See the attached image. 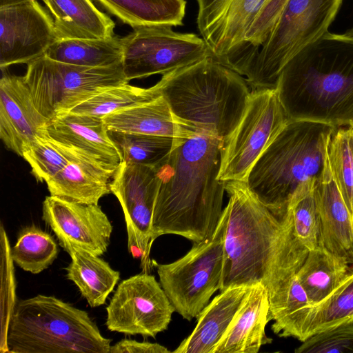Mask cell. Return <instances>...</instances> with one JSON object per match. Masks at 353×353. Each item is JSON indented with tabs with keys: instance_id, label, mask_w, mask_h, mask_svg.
<instances>
[{
	"instance_id": "4dcf8cb0",
	"label": "cell",
	"mask_w": 353,
	"mask_h": 353,
	"mask_svg": "<svg viewBox=\"0 0 353 353\" xmlns=\"http://www.w3.org/2000/svg\"><path fill=\"white\" fill-rule=\"evenodd\" d=\"M59 248L53 236L36 225L23 228L10 248L13 262L24 271L39 274L57 259Z\"/></svg>"
},
{
	"instance_id": "ffe728a7",
	"label": "cell",
	"mask_w": 353,
	"mask_h": 353,
	"mask_svg": "<svg viewBox=\"0 0 353 353\" xmlns=\"http://www.w3.org/2000/svg\"><path fill=\"white\" fill-rule=\"evenodd\" d=\"M251 288L233 286L220 292L199 314L192 332L172 352L214 353Z\"/></svg>"
},
{
	"instance_id": "2e32d148",
	"label": "cell",
	"mask_w": 353,
	"mask_h": 353,
	"mask_svg": "<svg viewBox=\"0 0 353 353\" xmlns=\"http://www.w3.org/2000/svg\"><path fill=\"white\" fill-rule=\"evenodd\" d=\"M0 138L5 147L23 156L48 120L37 110L23 76L1 68Z\"/></svg>"
},
{
	"instance_id": "3957f363",
	"label": "cell",
	"mask_w": 353,
	"mask_h": 353,
	"mask_svg": "<svg viewBox=\"0 0 353 353\" xmlns=\"http://www.w3.org/2000/svg\"><path fill=\"white\" fill-rule=\"evenodd\" d=\"M154 85L183 127L223 141L240 122L251 93L245 78L212 56L162 74Z\"/></svg>"
},
{
	"instance_id": "9c48e42d",
	"label": "cell",
	"mask_w": 353,
	"mask_h": 353,
	"mask_svg": "<svg viewBox=\"0 0 353 353\" xmlns=\"http://www.w3.org/2000/svg\"><path fill=\"white\" fill-rule=\"evenodd\" d=\"M290 121L276 88L252 90L240 122L223 143L218 179L246 182L253 166Z\"/></svg>"
},
{
	"instance_id": "d6a6232c",
	"label": "cell",
	"mask_w": 353,
	"mask_h": 353,
	"mask_svg": "<svg viewBox=\"0 0 353 353\" xmlns=\"http://www.w3.org/2000/svg\"><path fill=\"white\" fill-rule=\"evenodd\" d=\"M352 319L353 269L331 294L312 307L305 325V339Z\"/></svg>"
},
{
	"instance_id": "1f68e13d",
	"label": "cell",
	"mask_w": 353,
	"mask_h": 353,
	"mask_svg": "<svg viewBox=\"0 0 353 353\" xmlns=\"http://www.w3.org/2000/svg\"><path fill=\"white\" fill-rule=\"evenodd\" d=\"M161 94L155 85L141 88L123 83L102 90L74 108L69 113L103 118L149 101Z\"/></svg>"
},
{
	"instance_id": "d6986e66",
	"label": "cell",
	"mask_w": 353,
	"mask_h": 353,
	"mask_svg": "<svg viewBox=\"0 0 353 353\" xmlns=\"http://www.w3.org/2000/svg\"><path fill=\"white\" fill-rule=\"evenodd\" d=\"M45 128L55 140L85 152L113 170L122 161L103 118L68 113L48 121Z\"/></svg>"
},
{
	"instance_id": "6da1fadb",
	"label": "cell",
	"mask_w": 353,
	"mask_h": 353,
	"mask_svg": "<svg viewBox=\"0 0 353 353\" xmlns=\"http://www.w3.org/2000/svg\"><path fill=\"white\" fill-rule=\"evenodd\" d=\"M228 221L220 292L262 283L272 298L299 270L309 250L295 238L290 214L282 219L246 182L227 181Z\"/></svg>"
},
{
	"instance_id": "8992f818",
	"label": "cell",
	"mask_w": 353,
	"mask_h": 353,
	"mask_svg": "<svg viewBox=\"0 0 353 353\" xmlns=\"http://www.w3.org/2000/svg\"><path fill=\"white\" fill-rule=\"evenodd\" d=\"M343 1L288 0L276 26L245 70L252 90L276 88L288 62L328 31Z\"/></svg>"
},
{
	"instance_id": "4fadbf2b",
	"label": "cell",
	"mask_w": 353,
	"mask_h": 353,
	"mask_svg": "<svg viewBox=\"0 0 353 353\" xmlns=\"http://www.w3.org/2000/svg\"><path fill=\"white\" fill-rule=\"evenodd\" d=\"M196 24L212 57L236 72L247 46L245 34L265 0H196Z\"/></svg>"
},
{
	"instance_id": "d4e9b609",
	"label": "cell",
	"mask_w": 353,
	"mask_h": 353,
	"mask_svg": "<svg viewBox=\"0 0 353 353\" xmlns=\"http://www.w3.org/2000/svg\"><path fill=\"white\" fill-rule=\"evenodd\" d=\"M349 263L321 245L309 250L296 276L311 305L325 299L351 271Z\"/></svg>"
},
{
	"instance_id": "8d00e7d4",
	"label": "cell",
	"mask_w": 353,
	"mask_h": 353,
	"mask_svg": "<svg viewBox=\"0 0 353 353\" xmlns=\"http://www.w3.org/2000/svg\"><path fill=\"white\" fill-rule=\"evenodd\" d=\"M294 352L353 353V319L314 334Z\"/></svg>"
},
{
	"instance_id": "9a60e30c",
	"label": "cell",
	"mask_w": 353,
	"mask_h": 353,
	"mask_svg": "<svg viewBox=\"0 0 353 353\" xmlns=\"http://www.w3.org/2000/svg\"><path fill=\"white\" fill-rule=\"evenodd\" d=\"M42 219L57 238H64L97 256L106 252L110 243L112 226L99 205L50 195L43 202Z\"/></svg>"
},
{
	"instance_id": "60d3db41",
	"label": "cell",
	"mask_w": 353,
	"mask_h": 353,
	"mask_svg": "<svg viewBox=\"0 0 353 353\" xmlns=\"http://www.w3.org/2000/svg\"><path fill=\"white\" fill-rule=\"evenodd\" d=\"M352 130H353V123L352 124Z\"/></svg>"
},
{
	"instance_id": "cb8c5ba5",
	"label": "cell",
	"mask_w": 353,
	"mask_h": 353,
	"mask_svg": "<svg viewBox=\"0 0 353 353\" xmlns=\"http://www.w3.org/2000/svg\"><path fill=\"white\" fill-rule=\"evenodd\" d=\"M54 19L59 39H106L115 23L92 0H43Z\"/></svg>"
},
{
	"instance_id": "603a6c76",
	"label": "cell",
	"mask_w": 353,
	"mask_h": 353,
	"mask_svg": "<svg viewBox=\"0 0 353 353\" xmlns=\"http://www.w3.org/2000/svg\"><path fill=\"white\" fill-rule=\"evenodd\" d=\"M57 239L71 258V262L65 268L67 279L77 286L90 307L105 304L119 280V272L112 269L100 256L64 238Z\"/></svg>"
},
{
	"instance_id": "74e56055",
	"label": "cell",
	"mask_w": 353,
	"mask_h": 353,
	"mask_svg": "<svg viewBox=\"0 0 353 353\" xmlns=\"http://www.w3.org/2000/svg\"><path fill=\"white\" fill-rule=\"evenodd\" d=\"M165 347L148 341L123 339L110 346L109 353H168Z\"/></svg>"
},
{
	"instance_id": "484cf974",
	"label": "cell",
	"mask_w": 353,
	"mask_h": 353,
	"mask_svg": "<svg viewBox=\"0 0 353 353\" xmlns=\"http://www.w3.org/2000/svg\"><path fill=\"white\" fill-rule=\"evenodd\" d=\"M108 12L133 29L142 26H181L185 0H95Z\"/></svg>"
},
{
	"instance_id": "e0dca14e",
	"label": "cell",
	"mask_w": 353,
	"mask_h": 353,
	"mask_svg": "<svg viewBox=\"0 0 353 353\" xmlns=\"http://www.w3.org/2000/svg\"><path fill=\"white\" fill-rule=\"evenodd\" d=\"M327 146L314 188L321 227L319 245L353 264V219L334 180Z\"/></svg>"
},
{
	"instance_id": "4316f807",
	"label": "cell",
	"mask_w": 353,
	"mask_h": 353,
	"mask_svg": "<svg viewBox=\"0 0 353 353\" xmlns=\"http://www.w3.org/2000/svg\"><path fill=\"white\" fill-rule=\"evenodd\" d=\"M45 55L53 60L85 67H108L122 63L121 37L59 39Z\"/></svg>"
},
{
	"instance_id": "f35d334b",
	"label": "cell",
	"mask_w": 353,
	"mask_h": 353,
	"mask_svg": "<svg viewBox=\"0 0 353 353\" xmlns=\"http://www.w3.org/2000/svg\"><path fill=\"white\" fill-rule=\"evenodd\" d=\"M26 1L28 0H0V8L6 7L8 6L19 3Z\"/></svg>"
},
{
	"instance_id": "5bb4252c",
	"label": "cell",
	"mask_w": 353,
	"mask_h": 353,
	"mask_svg": "<svg viewBox=\"0 0 353 353\" xmlns=\"http://www.w3.org/2000/svg\"><path fill=\"white\" fill-rule=\"evenodd\" d=\"M57 39L53 18L37 0L0 8V68L28 64Z\"/></svg>"
},
{
	"instance_id": "ab89813d",
	"label": "cell",
	"mask_w": 353,
	"mask_h": 353,
	"mask_svg": "<svg viewBox=\"0 0 353 353\" xmlns=\"http://www.w3.org/2000/svg\"><path fill=\"white\" fill-rule=\"evenodd\" d=\"M344 34H345L347 36L353 37V26L349 30H347Z\"/></svg>"
},
{
	"instance_id": "5b68a950",
	"label": "cell",
	"mask_w": 353,
	"mask_h": 353,
	"mask_svg": "<svg viewBox=\"0 0 353 353\" xmlns=\"http://www.w3.org/2000/svg\"><path fill=\"white\" fill-rule=\"evenodd\" d=\"M111 341L86 311L43 294L17 302L6 336L12 353H109Z\"/></svg>"
},
{
	"instance_id": "e575fe53",
	"label": "cell",
	"mask_w": 353,
	"mask_h": 353,
	"mask_svg": "<svg viewBox=\"0 0 353 353\" xmlns=\"http://www.w3.org/2000/svg\"><path fill=\"white\" fill-rule=\"evenodd\" d=\"M332 172L353 219V130L352 125L335 128L327 146Z\"/></svg>"
},
{
	"instance_id": "30bf717a",
	"label": "cell",
	"mask_w": 353,
	"mask_h": 353,
	"mask_svg": "<svg viewBox=\"0 0 353 353\" xmlns=\"http://www.w3.org/2000/svg\"><path fill=\"white\" fill-rule=\"evenodd\" d=\"M121 39L122 65L128 81L164 74L212 56L202 37L176 32L170 26L136 28Z\"/></svg>"
},
{
	"instance_id": "8fae6325",
	"label": "cell",
	"mask_w": 353,
	"mask_h": 353,
	"mask_svg": "<svg viewBox=\"0 0 353 353\" xmlns=\"http://www.w3.org/2000/svg\"><path fill=\"white\" fill-rule=\"evenodd\" d=\"M106 312L110 331L155 338L175 310L154 276L143 272L119 284Z\"/></svg>"
},
{
	"instance_id": "7c38bea8",
	"label": "cell",
	"mask_w": 353,
	"mask_h": 353,
	"mask_svg": "<svg viewBox=\"0 0 353 353\" xmlns=\"http://www.w3.org/2000/svg\"><path fill=\"white\" fill-rule=\"evenodd\" d=\"M159 188L157 170L125 161L119 164L110 185L123 211L128 251L134 258L141 259L144 272L152 265V223Z\"/></svg>"
},
{
	"instance_id": "44dd1931",
	"label": "cell",
	"mask_w": 353,
	"mask_h": 353,
	"mask_svg": "<svg viewBox=\"0 0 353 353\" xmlns=\"http://www.w3.org/2000/svg\"><path fill=\"white\" fill-rule=\"evenodd\" d=\"M270 321L268 292L262 283L252 285L214 353H257L272 342L265 334Z\"/></svg>"
},
{
	"instance_id": "7402d4cb",
	"label": "cell",
	"mask_w": 353,
	"mask_h": 353,
	"mask_svg": "<svg viewBox=\"0 0 353 353\" xmlns=\"http://www.w3.org/2000/svg\"><path fill=\"white\" fill-rule=\"evenodd\" d=\"M109 132L143 134L188 139L198 137L183 127L162 94L103 117Z\"/></svg>"
},
{
	"instance_id": "836d02e7",
	"label": "cell",
	"mask_w": 353,
	"mask_h": 353,
	"mask_svg": "<svg viewBox=\"0 0 353 353\" xmlns=\"http://www.w3.org/2000/svg\"><path fill=\"white\" fill-rule=\"evenodd\" d=\"M45 127L39 131L22 157L30 165L36 180L46 183L66 165L73 148L53 139Z\"/></svg>"
},
{
	"instance_id": "277c9868",
	"label": "cell",
	"mask_w": 353,
	"mask_h": 353,
	"mask_svg": "<svg viewBox=\"0 0 353 353\" xmlns=\"http://www.w3.org/2000/svg\"><path fill=\"white\" fill-rule=\"evenodd\" d=\"M335 128L319 121L290 119L253 166L246 183L279 219L286 215L298 186L320 174Z\"/></svg>"
},
{
	"instance_id": "ac0fdd59",
	"label": "cell",
	"mask_w": 353,
	"mask_h": 353,
	"mask_svg": "<svg viewBox=\"0 0 353 353\" xmlns=\"http://www.w3.org/2000/svg\"><path fill=\"white\" fill-rule=\"evenodd\" d=\"M72 148V156L66 165L46 182L48 190L51 196L98 205L100 199L111 192L110 185L116 171Z\"/></svg>"
},
{
	"instance_id": "83f0119b",
	"label": "cell",
	"mask_w": 353,
	"mask_h": 353,
	"mask_svg": "<svg viewBox=\"0 0 353 353\" xmlns=\"http://www.w3.org/2000/svg\"><path fill=\"white\" fill-rule=\"evenodd\" d=\"M312 305L296 274L270 299L271 329L280 337L305 339V325Z\"/></svg>"
},
{
	"instance_id": "52a82bcc",
	"label": "cell",
	"mask_w": 353,
	"mask_h": 353,
	"mask_svg": "<svg viewBox=\"0 0 353 353\" xmlns=\"http://www.w3.org/2000/svg\"><path fill=\"white\" fill-rule=\"evenodd\" d=\"M37 110L50 121L102 90L128 83L122 63L108 67H85L43 55L27 64L23 76Z\"/></svg>"
},
{
	"instance_id": "ba28073f",
	"label": "cell",
	"mask_w": 353,
	"mask_h": 353,
	"mask_svg": "<svg viewBox=\"0 0 353 353\" xmlns=\"http://www.w3.org/2000/svg\"><path fill=\"white\" fill-rule=\"evenodd\" d=\"M227 221L225 207L214 233L194 243L183 256L165 264L152 261L175 312L189 321L198 317L213 294L220 289Z\"/></svg>"
},
{
	"instance_id": "d590c367",
	"label": "cell",
	"mask_w": 353,
	"mask_h": 353,
	"mask_svg": "<svg viewBox=\"0 0 353 353\" xmlns=\"http://www.w3.org/2000/svg\"><path fill=\"white\" fill-rule=\"evenodd\" d=\"M288 0H265L245 34L247 50L236 72L243 76L255 52L264 44L276 26Z\"/></svg>"
},
{
	"instance_id": "f1b7e54d",
	"label": "cell",
	"mask_w": 353,
	"mask_h": 353,
	"mask_svg": "<svg viewBox=\"0 0 353 353\" xmlns=\"http://www.w3.org/2000/svg\"><path fill=\"white\" fill-rule=\"evenodd\" d=\"M118 147L122 161L146 165L156 170L169 159L172 151L182 139L143 134L110 132Z\"/></svg>"
},
{
	"instance_id": "f546056e",
	"label": "cell",
	"mask_w": 353,
	"mask_h": 353,
	"mask_svg": "<svg viewBox=\"0 0 353 353\" xmlns=\"http://www.w3.org/2000/svg\"><path fill=\"white\" fill-rule=\"evenodd\" d=\"M316 178L312 177L298 186L287 209L295 238L308 250L317 248L320 243V221L314 196Z\"/></svg>"
},
{
	"instance_id": "7a4b0ae2",
	"label": "cell",
	"mask_w": 353,
	"mask_h": 353,
	"mask_svg": "<svg viewBox=\"0 0 353 353\" xmlns=\"http://www.w3.org/2000/svg\"><path fill=\"white\" fill-rule=\"evenodd\" d=\"M223 143L210 135L182 139L157 170L159 188L152 243L163 234H177L196 243L214 233L225 192V182L218 179Z\"/></svg>"
}]
</instances>
